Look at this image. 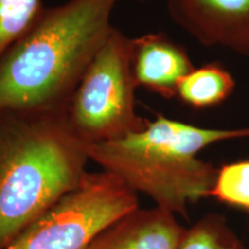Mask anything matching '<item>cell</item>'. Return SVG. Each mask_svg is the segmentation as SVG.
Instances as JSON below:
<instances>
[{
	"label": "cell",
	"instance_id": "cell-1",
	"mask_svg": "<svg viewBox=\"0 0 249 249\" xmlns=\"http://www.w3.org/2000/svg\"><path fill=\"white\" fill-rule=\"evenodd\" d=\"M249 138L248 128L216 129L160 116L142 129L107 141L87 143L97 163L156 207L187 216L188 205L208 197L216 180L213 165L197 154L213 143Z\"/></svg>",
	"mask_w": 249,
	"mask_h": 249
},
{
	"label": "cell",
	"instance_id": "cell-2",
	"mask_svg": "<svg viewBox=\"0 0 249 249\" xmlns=\"http://www.w3.org/2000/svg\"><path fill=\"white\" fill-rule=\"evenodd\" d=\"M114 4L71 0L50 11L0 62V108H35L58 98L113 30Z\"/></svg>",
	"mask_w": 249,
	"mask_h": 249
},
{
	"label": "cell",
	"instance_id": "cell-3",
	"mask_svg": "<svg viewBox=\"0 0 249 249\" xmlns=\"http://www.w3.org/2000/svg\"><path fill=\"white\" fill-rule=\"evenodd\" d=\"M87 143L74 129L43 121L0 134V249L80 185Z\"/></svg>",
	"mask_w": 249,
	"mask_h": 249
},
{
	"label": "cell",
	"instance_id": "cell-4",
	"mask_svg": "<svg viewBox=\"0 0 249 249\" xmlns=\"http://www.w3.org/2000/svg\"><path fill=\"white\" fill-rule=\"evenodd\" d=\"M139 208L136 193L116 176L87 172L6 249H87L102 230Z\"/></svg>",
	"mask_w": 249,
	"mask_h": 249
},
{
	"label": "cell",
	"instance_id": "cell-5",
	"mask_svg": "<svg viewBox=\"0 0 249 249\" xmlns=\"http://www.w3.org/2000/svg\"><path fill=\"white\" fill-rule=\"evenodd\" d=\"M73 103L74 129L86 142L112 140L147 124L135 113L132 44L112 30L90 62Z\"/></svg>",
	"mask_w": 249,
	"mask_h": 249
},
{
	"label": "cell",
	"instance_id": "cell-6",
	"mask_svg": "<svg viewBox=\"0 0 249 249\" xmlns=\"http://www.w3.org/2000/svg\"><path fill=\"white\" fill-rule=\"evenodd\" d=\"M171 6L204 42L249 55V0H172Z\"/></svg>",
	"mask_w": 249,
	"mask_h": 249
},
{
	"label": "cell",
	"instance_id": "cell-7",
	"mask_svg": "<svg viewBox=\"0 0 249 249\" xmlns=\"http://www.w3.org/2000/svg\"><path fill=\"white\" fill-rule=\"evenodd\" d=\"M186 231L169 211L139 208L102 230L87 249H179Z\"/></svg>",
	"mask_w": 249,
	"mask_h": 249
},
{
	"label": "cell",
	"instance_id": "cell-8",
	"mask_svg": "<svg viewBox=\"0 0 249 249\" xmlns=\"http://www.w3.org/2000/svg\"><path fill=\"white\" fill-rule=\"evenodd\" d=\"M135 82L172 96L179 82L194 70L186 52L161 35H147L132 43Z\"/></svg>",
	"mask_w": 249,
	"mask_h": 249
},
{
	"label": "cell",
	"instance_id": "cell-9",
	"mask_svg": "<svg viewBox=\"0 0 249 249\" xmlns=\"http://www.w3.org/2000/svg\"><path fill=\"white\" fill-rule=\"evenodd\" d=\"M231 74L219 64L194 68L177 87L176 93L182 102L196 108L220 104L234 89Z\"/></svg>",
	"mask_w": 249,
	"mask_h": 249
},
{
	"label": "cell",
	"instance_id": "cell-10",
	"mask_svg": "<svg viewBox=\"0 0 249 249\" xmlns=\"http://www.w3.org/2000/svg\"><path fill=\"white\" fill-rule=\"evenodd\" d=\"M179 249H248L218 214H208L186 231Z\"/></svg>",
	"mask_w": 249,
	"mask_h": 249
},
{
	"label": "cell",
	"instance_id": "cell-11",
	"mask_svg": "<svg viewBox=\"0 0 249 249\" xmlns=\"http://www.w3.org/2000/svg\"><path fill=\"white\" fill-rule=\"evenodd\" d=\"M209 196L249 211V160L226 164L217 170Z\"/></svg>",
	"mask_w": 249,
	"mask_h": 249
},
{
	"label": "cell",
	"instance_id": "cell-12",
	"mask_svg": "<svg viewBox=\"0 0 249 249\" xmlns=\"http://www.w3.org/2000/svg\"><path fill=\"white\" fill-rule=\"evenodd\" d=\"M39 8V0H0V52L28 31Z\"/></svg>",
	"mask_w": 249,
	"mask_h": 249
}]
</instances>
